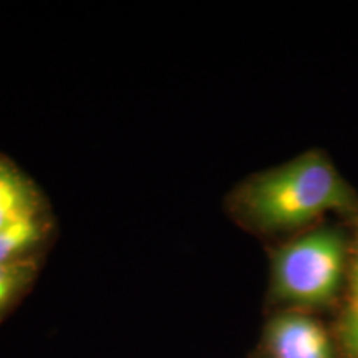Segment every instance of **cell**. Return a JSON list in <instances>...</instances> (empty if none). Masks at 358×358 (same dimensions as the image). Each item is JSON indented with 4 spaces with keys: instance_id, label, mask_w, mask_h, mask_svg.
<instances>
[{
    "instance_id": "6da1fadb",
    "label": "cell",
    "mask_w": 358,
    "mask_h": 358,
    "mask_svg": "<svg viewBox=\"0 0 358 358\" xmlns=\"http://www.w3.org/2000/svg\"><path fill=\"white\" fill-rule=\"evenodd\" d=\"M229 208L252 232L301 234L327 214H358V192L322 151H307L245 179L232 192Z\"/></svg>"
},
{
    "instance_id": "7a4b0ae2",
    "label": "cell",
    "mask_w": 358,
    "mask_h": 358,
    "mask_svg": "<svg viewBox=\"0 0 358 358\" xmlns=\"http://www.w3.org/2000/svg\"><path fill=\"white\" fill-rule=\"evenodd\" d=\"M352 241L342 227L315 226L272 252L271 301L284 310L312 312L334 306L342 292Z\"/></svg>"
},
{
    "instance_id": "3957f363",
    "label": "cell",
    "mask_w": 358,
    "mask_h": 358,
    "mask_svg": "<svg viewBox=\"0 0 358 358\" xmlns=\"http://www.w3.org/2000/svg\"><path fill=\"white\" fill-rule=\"evenodd\" d=\"M267 358H340L332 330L310 312L280 310L264 329Z\"/></svg>"
},
{
    "instance_id": "277c9868",
    "label": "cell",
    "mask_w": 358,
    "mask_h": 358,
    "mask_svg": "<svg viewBox=\"0 0 358 358\" xmlns=\"http://www.w3.org/2000/svg\"><path fill=\"white\" fill-rule=\"evenodd\" d=\"M38 214L37 194L15 168L0 164V229Z\"/></svg>"
},
{
    "instance_id": "5b68a950",
    "label": "cell",
    "mask_w": 358,
    "mask_h": 358,
    "mask_svg": "<svg viewBox=\"0 0 358 358\" xmlns=\"http://www.w3.org/2000/svg\"><path fill=\"white\" fill-rule=\"evenodd\" d=\"M43 232L42 219L38 214L20 219L0 229V264L25 259L24 254L42 239Z\"/></svg>"
},
{
    "instance_id": "8992f818",
    "label": "cell",
    "mask_w": 358,
    "mask_h": 358,
    "mask_svg": "<svg viewBox=\"0 0 358 358\" xmlns=\"http://www.w3.org/2000/svg\"><path fill=\"white\" fill-rule=\"evenodd\" d=\"M35 266L30 259H20L15 262L0 264V313L15 301L22 287L29 284L34 275Z\"/></svg>"
},
{
    "instance_id": "52a82bcc",
    "label": "cell",
    "mask_w": 358,
    "mask_h": 358,
    "mask_svg": "<svg viewBox=\"0 0 358 358\" xmlns=\"http://www.w3.org/2000/svg\"><path fill=\"white\" fill-rule=\"evenodd\" d=\"M332 334L337 342L340 355L358 358V308L347 306L340 312Z\"/></svg>"
},
{
    "instance_id": "ba28073f",
    "label": "cell",
    "mask_w": 358,
    "mask_h": 358,
    "mask_svg": "<svg viewBox=\"0 0 358 358\" xmlns=\"http://www.w3.org/2000/svg\"><path fill=\"white\" fill-rule=\"evenodd\" d=\"M348 306L358 308V277L350 275V280H348Z\"/></svg>"
},
{
    "instance_id": "9c48e42d",
    "label": "cell",
    "mask_w": 358,
    "mask_h": 358,
    "mask_svg": "<svg viewBox=\"0 0 358 358\" xmlns=\"http://www.w3.org/2000/svg\"><path fill=\"white\" fill-rule=\"evenodd\" d=\"M350 275L358 277V231L355 234V239L352 241V268Z\"/></svg>"
},
{
    "instance_id": "30bf717a",
    "label": "cell",
    "mask_w": 358,
    "mask_h": 358,
    "mask_svg": "<svg viewBox=\"0 0 358 358\" xmlns=\"http://www.w3.org/2000/svg\"><path fill=\"white\" fill-rule=\"evenodd\" d=\"M259 358H267V357H264V355H262V357H259Z\"/></svg>"
}]
</instances>
